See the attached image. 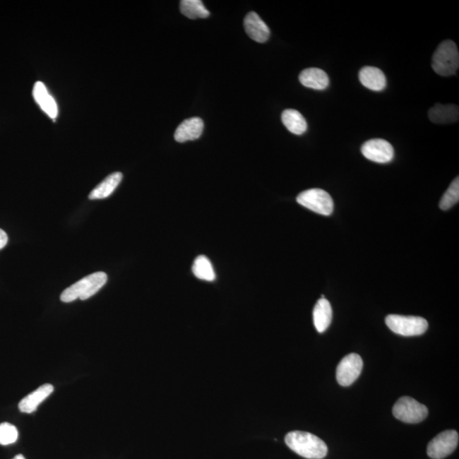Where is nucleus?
I'll list each match as a JSON object with an SVG mask.
<instances>
[{
    "label": "nucleus",
    "mask_w": 459,
    "mask_h": 459,
    "mask_svg": "<svg viewBox=\"0 0 459 459\" xmlns=\"http://www.w3.org/2000/svg\"><path fill=\"white\" fill-rule=\"evenodd\" d=\"M429 119L434 124H448L456 123L459 118V110L457 105L448 104V105H441L436 104L429 111Z\"/></svg>",
    "instance_id": "obj_15"
},
{
    "label": "nucleus",
    "mask_w": 459,
    "mask_h": 459,
    "mask_svg": "<svg viewBox=\"0 0 459 459\" xmlns=\"http://www.w3.org/2000/svg\"><path fill=\"white\" fill-rule=\"evenodd\" d=\"M246 32L258 43H265L269 40L270 32L268 26L256 12H249L244 19Z\"/></svg>",
    "instance_id": "obj_10"
},
{
    "label": "nucleus",
    "mask_w": 459,
    "mask_h": 459,
    "mask_svg": "<svg viewBox=\"0 0 459 459\" xmlns=\"http://www.w3.org/2000/svg\"><path fill=\"white\" fill-rule=\"evenodd\" d=\"M13 459H26L24 458L23 455L19 454L16 455V456Z\"/></svg>",
    "instance_id": "obj_25"
},
{
    "label": "nucleus",
    "mask_w": 459,
    "mask_h": 459,
    "mask_svg": "<svg viewBox=\"0 0 459 459\" xmlns=\"http://www.w3.org/2000/svg\"><path fill=\"white\" fill-rule=\"evenodd\" d=\"M107 282V275L103 271L87 275L62 292L61 300L70 303L78 299H88L98 293Z\"/></svg>",
    "instance_id": "obj_2"
},
{
    "label": "nucleus",
    "mask_w": 459,
    "mask_h": 459,
    "mask_svg": "<svg viewBox=\"0 0 459 459\" xmlns=\"http://www.w3.org/2000/svg\"><path fill=\"white\" fill-rule=\"evenodd\" d=\"M459 200V179L457 177L451 184L448 189L446 190L443 197L440 202V208L442 210H448L449 208L458 203Z\"/></svg>",
    "instance_id": "obj_22"
},
{
    "label": "nucleus",
    "mask_w": 459,
    "mask_h": 459,
    "mask_svg": "<svg viewBox=\"0 0 459 459\" xmlns=\"http://www.w3.org/2000/svg\"><path fill=\"white\" fill-rule=\"evenodd\" d=\"M458 433L456 431L441 432L429 442L427 454L433 459H443L456 450L458 445Z\"/></svg>",
    "instance_id": "obj_7"
},
{
    "label": "nucleus",
    "mask_w": 459,
    "mask_h": 459,
    "mask_svg": "<svg viewBox=\"0 0 459 459\" xmlns=\"http://www.w3.org/2000/svg\"><path fill=\"white\" fill-rule=\"evenodd\" d=\"M362 153L367 160L378 164H387L394 158L395 151L390 143L383 139H372L362 145Z\"/></svg>",
    "instance_id": "obj_9"
},
{
    "label": "nucleus",
    "mask_w": 459,
    "mask_h": 459,
    "mask_svg": "<svg viewBox=\"0 0 459 459\" xmlns=\"http://www.w3.org/2000/svg\"><path fill=\"white\" fill-rule=\"evenodd\" d=\"M359 81L367 89L382 91L386 89L387 81L385 73L374 66H364L359 73Z\"/></svg>",
    "instance_id": "obj_14"
},
{
    "label": "nucleus",
    "mask_w": 459,
    "mask_h": 459,
    "mask_svg": "<svg viewBox=\"0 0 459 459\" xmlns=\"http://www.w3.org/2000/svg\"><path fill=\"white\" fill-rule=\"evenodd\" d=\"M8 243V236L5 231H3L2 229H0V249H2L6 247Z\"/></svg>",
    "instance_id": "obj_24"
},
{
    "label": "nucleus",
    "mask_w": 459,
    "mask_h": 459,
    "mask_svg": "<svg viewBox=\"0 0 459 459\" xmlns=\"http://www.w3.org/2000/svg\"><path fill=\"white\" fill-rule=\"evenodd\" d=\"M193 273L196 278L203 281L213 282L215 279V273L211 262L204 256L196 258L193 266Z\"/></svg>",
    "instance_id": "obj_21"
},
{
    "label": "nucleus",
    "mask_w": 459,
    "mask_h": 459,
    "mask_svg": "<svg viewBox=\"0 0 459 459\" xmlns=\"http://www.w3.org/2000/svg\"><path fill=\"white\" fill-rule=\"evenodd\" d=\"M203 121L200 118H191L183 121L174 132V139L178 143L198 139L203 131Z\"/></svg>",
    "instance_id": "obj_11"
},
{
    "label": "nucleus",
    "mask_w": 459,
    "mask_h": 459,
    "mask_svg": "<svg viewBox=\"0 0 459 459\" xmlns=\"http://www.w3.org/2000/svg\"><path fill=\"white\" fill-rule=\"evenodd\" d=\"M432 68L443 77L452 76L459 68V53L457 44L445 40L438 46L432 57Z\"/></svg>",
    "instance_id": "obj_3"
},
{
    "label": "nucleus",
    "mask_w": 459,
    "mask_h": 459,
    "mask_svg": "<svg viewBox=\"0 0 459 459\" xmlns=\"http://www.w3.org/2000/svg\"><path fill=\"white\" fill-rule=\"evenodd\" d=\"M333 311L330 303L325 298H321L313 310V321L317 332L323 333L330 326Z\"/></svg>",
    "instance_id": "obj_17"
},
{
    "label": "nucleus",
    "mask_w": 459,
    "mask_h": 459,
    "mask_svg": "<svg viewBox=\"0 0 459 459\" xmlns=\"http://www.w3.org/2000/svg\"><path fill=\"white\" fill-rule=\"evenodd\" d=\"M386 323L396 335L407 337L422 335L429 327L428 321L419 316L389 315Z\"/></svg>",
    "instance_id": "obj_4"
},
{
    "label": "nucleus",
    "mask_w": 459,
    "mask_h": 459,
    "mask_svg": "<svg viewBox=\"0 0 459 459\" xmlns=\"http://www.w3.org/2000/svg\"><path fill=\"white\" fill-rule=\"evenodd\" d=\"M287 446L295 453L308 459H321L327 456L328 446L313 434L292 431L285 436Z\"/></svg>",
    "instance_id": "obj_1"
},
{
    "label": "nucleus",
    "mask_w": 459,
    "mask_h": 459,
    "mask_svg": "<svg viewBox=\"0 0 459 459\" xmlns=\"http://www.w3.org/2000/svg\"><path fill=\"white\" fill-rule=\"evenodd\" d=\"M123 174L120 172L111 174L104 181L99 184L89 195L90 200L104 199L109 197L122 181Z\"/></svg>",
    "instance_id": "obj_18"
},
{
    "label": "nucleus",
    "mask_w": 459,
    "mask_h": 459,
    "mask_svg": "<svg viewBox=\"0 0 459 459\" xmlns=\"http://www.w3.org/2000/svg\"><path fill=\"white\" fill-rule=\"evenodd\" d=\"M297 202L308 210L323 215H330L335 207L331 196L326 191L319 189L306 190L299 193Z\"/></svg>",
    "instance_id": "obj_6"
},
{
    "label": "nucleus",
    "mask_w": 459,
    "mask_h": 459,
    "mask_svg": "<svg viewBox=\"0 0 459 459\" xmlns=\"http://www.w3.org/2000/svg\"><path fill=\"white\" fill-rule=\"evenodd\" d=\"M33 98L42 110L55 121L58 115V107L55 99L49 95L47 88L42 82H36L32 90Z\"/></svg>",
    "instance_id": "obj_12"
},
{
    "label": "nucleus",
    "mask_w": 459,
    "mask_h": 459,
    "mask_svg": "<svg viewBox=\"0 0 459 459\" xmlns=\"http://www.w3.org/2000/svg\"><path fill=\"white\" fill-rule=\"evenodd\" d=\"M362 359L356 353H350L338 365L336 378L340 386L347 387L357 381L362 373Z\"/></svg>",
    "instance_id": "obj_8"
},
{
    "label": "nucleus",
    "mask_w": 459,
    "mask_h": 459,
    "mask_svg": "<svg viewBox=\"0 0 459 459\" xmlns=\"http://www.w3.org/2000/svg\"><path fill=\"white\" fill-rule=\"evenodd\" d=\"M18 439V431L13 424H0V445L8 446L15 443Z\"/></svg>",
    "instance_id": "obj_23"
},
{
    "label": "nucleus",
    "mask_w": 459,
    "mask_h": 459,
    "mask_svg": "<svg viewBox=\"0 0 459 459\" xmlns=\"http://www.w3.org/2000/svg\"><path fill=\"white\" fill-rule=\"evenodd\" d=\"M53 391L54 387L49 383L41 386L20 400L18 406L19 410L23 413L35 412L40 405L53 393Z\"/></svg>",
    "instance_id": "obj_13"
},
{
    "label": "nucleus",
    "mask_w": 459,
    "mask_h": 459,
    "mask_svg": "<svg viewBox=\"0 0 459 459\" xmlns=\"http://www.w3.org/2000/svg\"><path fill=\"white\" fill-rule=\"evenodd\" d=\"M299 82L304 87L316 90L327 89L329 85V78L323 70L312 68L302 71L299 74Z\"/></svg>",
    "instance_id": "obj_16"
},
{
    "label": "nucleus",
    "mask_w": 459,
    "mask_h": 459,
    "mask_svg": "<svg viewBox=\"0 0 459 459\" xmlns=\"http://www.w3.org/2000/svg\"><path fill=\"white\" fill-rule=\"evenodd\" d=\"M179 9L184 16L190 19L207 18L210 15L200 0H182Z\"/></svg>",
    "instance_id": "obj_20"
},
{
    "label": "nucleus",
    "mask_w": 459,
    "mask_h": 459,
    "mask_svg": "<svg viewBox=\"0 0 459 459\" xmlns=\"http://www.w3.org/2000/svg\"><path fill=\"white\" fill-rule=\"evenodd\" d=\"M428 408L409 396L400 398L393 407L395 418L407 424L422 422L428 416Z\"/></svg>",
    "instance_id": "obj_5"
},
{
    "label": "nucleus",
    "mask_w": 459,
    "mask_h": 459,
    "mask_svg": "<svg viewBox=\"0 0 459 459\" xmlns=\"http://www.w3.org/2000/svg\"><path fill=\"white\" fill-rule=\"evenodd\" d=\"M282 124L287 129V131L294 135H303L307 131V123L306 119L299 112L294 109H287L283 111L282 114Z\"/></svg>",
    "instance_id": "obj_19"
}]
</instances>
